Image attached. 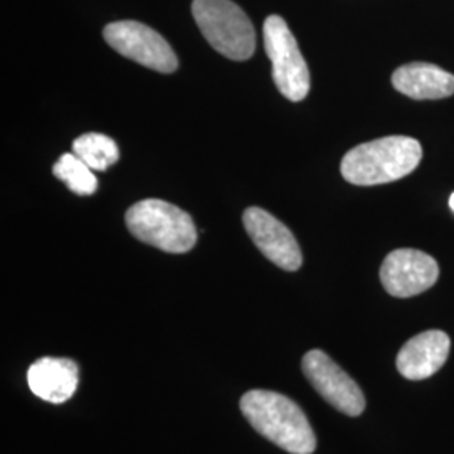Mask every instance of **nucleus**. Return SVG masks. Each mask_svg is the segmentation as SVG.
Listing matches in <instances>:
<instances>
[{
	"instance_id": "obj_14",
	"label": "nucleus",
	"mask_w": 454,
	"mask_h": 454,
	"mask_svg": "<svg viewBox=\"0 0 454 454\" xmlns=\"http://www.w3.org/2000/svg\"><path fill=\"white\" fill-rule=\"evenodd\" d=\"M52 174L65 182L66 187L78 195H93L97 192L98 180L93 170L74 153H65L54 163Z\"/></svg>"
},
{
	"instance_id": "obj_3",
	"label": "nucleus",
	"mask_w": 454,
	"mask_h": 454,
	"mask_svg": "<svg viewBox=\"0 0 454 454\" xmlns=\"http://www.w3.org/2000/svg\"><path fill=\"white\" fill-rule=\"evenodd\" d=\"M131 234L165 253H189L197 243V229L189 212L160 199H145L125 214Z\"/></svg>"
},
{
	"instance_id": "obj_6",
	"label": "nucleus",
	"mask_w": 454,
	"mask_h": 454,
	"mask_svg": "<svg viewBox=\"0 0 454 454\" xmlns=\"http://www.w3.org/2000/svg\"><path fill=\"white\" fill-rule=\"evenodd\" d=\"M103 37L110 48L148 69L170 74L179 67L174 49L160 34L137 20L112 22L105 27Z\"/></svg>"
},
{
	"instance_id": "obj_15",
	"label": "nucleus",
	"mask_w": 454,
	"mask_h": 454,
	"mask_svg": "<svg viewBox=\"0 0 454 454\" xmlns=\"http://www.w3.org/2000/svg\"><path fill=\"white\" fill-rule=\"evenodd\" d=\"M450 207L454 211V194L450 197Z\"/></svg>"
},
{
	"instance_id": "obj_7",
	"label": "nucleus",
	"mask_w": 454,
	"mask_h": 454,
	"mask_svg": "<svg viewBox=\"0 0 454 454\" xmlns=\"http://www.w3.org/2000/svg\"><path fill=\"white\" fill-rule=\"evenodd\" d=\"M301 369L313 389L317 390L330 406L347 416H360L365 409L364 392L357 382L328 357L322 350H309L303 357Z\"/></svg>"
},
{
	"instance_id": "obj_4",
	"label": "nucleus",
	"mask_w": 454,
	"mask_h": 454,
	"mask_svg": "<svg viewBox=\"0 0 454 454\" xmlns=\"http://www.w3.org/2000/svg\"><path fill=\"white\" fill-rule=\"evenodd\" d=\"M192 16L206 41L223 56L246 61L254 54V27L232 0H194Z\"/></svg>"
},
{
	"instance_id": "obj_13",
	"label": "nucleus",
	"mask_w": 454,
	"mask_h": 454,
	"mask_svg": "<svg viewBox=\"0 0 454 454\" xmlns=\"http://www.w3.org/2000/svg\"><path fill=\"white\" fill-rule=\"evenodd\" d=\"M73 153L91 170L105 172L118 162L120 152L114 138L103 133H84L73 142Z\"/></svg>"
},
{
	"instance_id": "obj_11",
	"label": "nucleus",
	"mask_w": 454,
	"mask_h": 454,
	"mask_svg": "<svg viewBox=\"0 0 454 454\" xmlns=\"http://www.w3.org/2000/svg\"><path fill=\"white\" fill-rule=\"evenodd\" d=\"M27 384L43 401L63 404L78 389V365L69 358H39L29 367Z\"/></svg>"
},
{
	"instance_id": "obj_2",
	"label": "nucleus",
	"mask_w": 454,
	"mask_h": 454,
	"mask_svg": "<svg viewBox=\"0 0 454 454\" xmlns=\"http://www.w3.org/2000/svg\"><path fill=\"white\" fill-rule=\"evenodd\" d=\"M422 146L416 138L394 135L352 148L341 160L343 179L371 187L412 174L421 163Z\"/></svg>"
},
{
	"instance_id": "obj_1",
	"label": "nucleus",
	"mask_w": 454,
	"mask_h": 454,
	"mask_svg": "<svg viewBox=\"0 0 454 454\" xmlns=\"http://www.w3.org/2000/svg\"><path fill=\"white\" fill-rule=\"evenodd\" d=\"M241 412L261 436L292 454H311L317 438L303 409L273 390H249L241 397Z\"/></svg>"
},
{
	"instance_id": "obj_5",
	"label": "nucleus",
	"mask_w": 454,
	"mask_h": 454,
	"mask_svg": "<svg viewBox=\"0 0 454 454\" xmlns=\"http://www.w3.org/2000/svg\"><path fill=\"white\" fill-rule=\"evenodd\" d=\"M264 49L273 66V82L290 101L305 99L309 91V71L288 24L279 16H270L262 26Z\"/></svg>"
},
{
	"instance_id": "obj_10",
	"label": "nucleus",
	"mask_w": 454,
	"mask_h": 454,
	"mask_svg": "<svg viewBox=\"0 0 454 454\" xmlns=\"http://www.w3.org/2000/svg\"><path fill=\"white\" fill-rule=\"evenodd\" d=\"M451 340L441 330H427L412 337L401 348L395 365L409 380H422L438 372L450 356Z\"/></svg>"
},
{
	"instance_id": "obj_9",
	"label": "nucleus",
	"mask_w": 454,
	"mask_h": 454,
	"mask_svg": "<svg viewBox=\"0 0 454 454\" xmlns=\"http://www.w3.org/2000/svg\"><path fill=\"white\" fill-rule=\"evenodd\" d=\"M243 224L251 241L261 253L285 271L300 270L303 256L292 231L273 214L261 207H249L243 214Z\"/></svg>"
},
{
	"instance_id": "obj_8",
	"label": "nucleus",
	"mask_w": 454,
	"mask_h": 454,
	"mask_svg": "<svg viewBox=\"0 0 454 454\" xmlns=\"http://www.w3.org/2000/svg\"><path fill=\"white\" fill-rule=\"evenodd\" d=\"M436 260L418 249H395L380 266V281L386 292L395 298H411L436 285Z\"/></svg>"
},
{
	"instance_id": "obj_12",
	"label": "nucleus",
	"mask_w": 454,
	"mask_h": 454,
	"mask_svg": "<svg viewBox=\"0 0 454 454\" xmlns=\"http://www.w3.org/2000/svg\"><path fill=\"white\" fill-rule=\"evenodd\" d=\"M392 86L412 99H442L454 95V74L429 63H409L392 74Z\"/></svg>"
}]
</instances>
